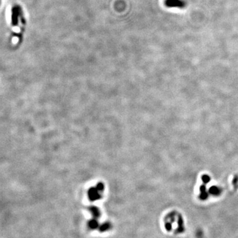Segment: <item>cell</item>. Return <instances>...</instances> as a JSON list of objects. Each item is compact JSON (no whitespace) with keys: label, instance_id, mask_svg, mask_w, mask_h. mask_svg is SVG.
<instances>
[{"label":"cell","instance_id":"cell-1","mask_svg":"<svg viewBox=\"0 0 238 238\" xmlns=\"http://www.w3.org/2000/svg\"><path fill=\"white\" fill-rule=\"evenodd\" d=\"M165 4L169 7L183 8L186 5V3L183 0H165Z\"/></svg>","mask_w":238,"mask_h":238},{"label":"cell","instance_id":"cell-2","mask_svg":"<svg viewBox=\"0 0 238 238\" xmlns=\"http://www.w3.org/2000/svg\"><path fill=\"white\" fill-rule=\"evenodd\" d=\"M20 9L17 7H14L12 9L11 13V24L13 26H17L18 25V18L19 16Z\"/></svg>","mask_w":238,"mask_h":238},{"label":"cell","instance_id":"cell-3","mask_svg":"<svg viewBox=\"0 0 238 238\" xmlns=\"http://www.w3.org/2000/svg\"><path fill=\"white\" fill-rule=\"evenodd\" d=\"M200 199L202 200H206L208 198V193L207 192V188H206V186L204 184H202L201 186L200 187Z\"/></svg>","mask_w":238,"mask_h":238},{"label":"cell","instance_id":"cell-4","mask_svg":"<svg viewBox=\"0 0 238 238\" xmlns=\"http://www.w3.org/2000/svg\"><path fill=\"white\" fill-rule=\"evenodd\" d=\"M184 231V223L182 216L179 214L178 216V232H183Z\"/></svg>","mask_w":238,"mask_h":238},{"label":"cell","instance_id":"cell-5","mask_svg":"<svg viewBox=\"0 0 238 238\" xmlns=\"http://www.w3.org/2000/svg\"><path fill=\"white\" fill-rule=\"evenodd\" d=\"M209 192L210 194L215 195V196H217V195L220 194L221 190L217 187L212 186V187H210V188L209 189Z\"/></svg>","mask_w":238,"mask_h":238},{"label":"cell","instance_id":"cell-6","mask_svg":"<svg viewBox=\"0 0 238 238\" xmlns=\"http://www.w3.org/2000/svg\"><path fill=\"white\" fill-rule=\"evenodd\" d=\"M202 180L203 181V183L205 184H207L208 183H209L210 181V178L208 175H204L202 176Z\"/></svg>","mask_w":238,"mask_h":238},{"label":"cell","instance_id":"cell-7","mask_svg":"<svg viewBox=\"0 0 238 238\" xmlns=\"http://www.w3.org/2000/svg\"><path fill=\"white\" fill-rule=\"evenodd\" d=\"M165 229H167V231H171L172 229V224L170 222H167L165 223Z\"/></svg>","mask_w":238,"mask_h":238}]
</instances>
